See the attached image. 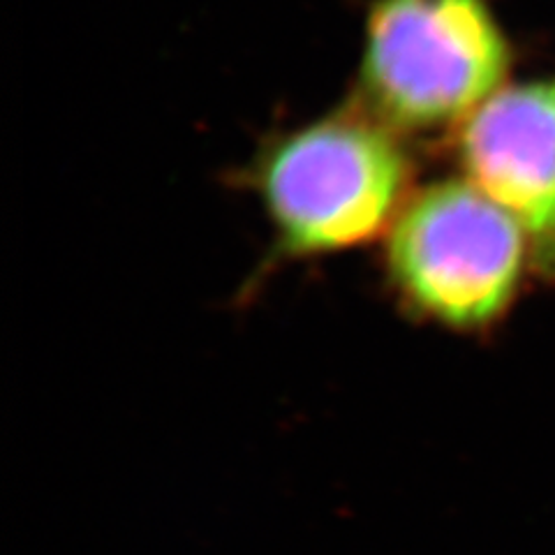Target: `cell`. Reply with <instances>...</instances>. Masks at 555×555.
Instances as JSON below:
<instances>
[{
    "mask_svg": "<svg viewBox=\"0 0 555 555\" xmlns=\"http://www.w3.org/2000/svg\"><path fill=\"white\" fill-rule=\"evenodd\" d=\"M250 185L281 259L336 255L387 236L414 193L401 134L359 102L275 137L250 167Z\"/></svg>",
    "mask_w": 555,
    "mask_h": 555,
    "instance_id": "obj_1",
    "label": "cell"
},
{
    "mask_svg": "<svg viewBox=\"0 0 555 555\" xmlns=\"http://www.w3.org/2000/svg\"><path fill=\"white\" fill-rule=\"evenodd\" d=\"M509 63L486 0H375L357 102L398 134L449 128L502 89Z\"/></svg>",
    "mask_w": 555,
    "mask_h": 555,
    "instance_id": "obj_2",
    "label": "cell"
},
{
    "mask_svg": "<svg viewBox=\"0 0 555 555\" xmlns=\"http://www.w3.org/2000/svg\"><path fill=\"white\" fill-rule=\"evenodd\" d=\"M387 278L408 310L475 334L512 310L532 250L524 228L467 179L414 190L387 234Z\"/></svg>",
    "mask_w": 555,
    "mask_h": 555,
    "instance_id": "obj_3",
    "label": "cell"
},
{
    "mask_svg": "<svg viewBox=\"0 0 555 555\" xmlns=\"http://www.w3.org/2000/svg\"><path fill=\"white\" fill-rule=\"evenodd\" d=\"M463 179L524 228L532 273L555 281V77L502 86L456 130Z\"/></svg>",
    "mask_w": 555,
    "mask_h": 555,
    "instance_id": "obj_4",
    "label": "cell"
}]
</instances>
